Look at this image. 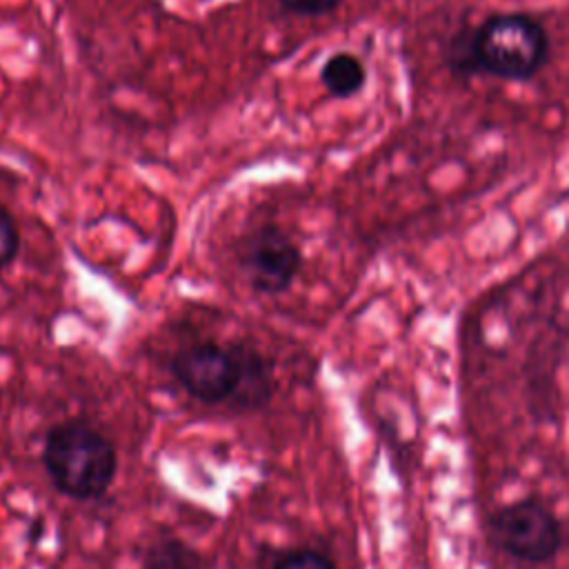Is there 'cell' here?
I'll list each match as a JSON object with an SVG mask.
<instances>
[{"instance_id":"obj_1","label":"cell","mask_w":569,"mask_h":569,"mask_svg":"<svg viewBox=\"0 0 569 569\" xmlns=\"http://www.w3.org/2000/svg\"><path fill=\"white\" fill-rule=\"evenodd\" d=\"M545 24L525 11H496L478 24H462L445 44V64L462 80L487 76L527 82L549 62Z\"/></svg>"},{"instance_id":"obj_2","label":"cell","mask_w":569,"mask_h":569,"mask_svg":"<svg viewBox=\"0 0 569 569\" xmlns=\"http://www.w3.org/2000/svg\"><path fill=\"white\" fill-rule=\"evenodd\" d=\"M42 460L53 485L80 500L102 496L116 473L111 442L78 420L62 422L49 431Z\"/></svg>"},{"instance_id":"obj_3","label":"cell","mask_w":569,"mask_h":569,"mask_svg":"<svg viewBox=\"0 0 569 569\" xmlns=\"http://www.w3.org/2000/svg\"><path fill=\"white\" fill-rule=\"evenodd\" d=\"M173 376L202 402H222L233 396L247 378L260 380V365L240 351H229L213 342H202L178 351Z\"/></svg>"},{"instance_id":"obj_4","label":"cell","mask_w":569,"mask_h":569,"mask_svg":"<svg viewBox=\"0 0 569 569\" xmlns=\"http://www.w3.org/2000/svg\"><path fill=\"white\" fill-rule=\"evenodd\" d=\"M491 533L505 553L533 565L551 560L562 545L556 516L536 498L500 507L491 516Z\"/></svg>"},{"instance_id":"obj_5","label":"cell","mask_w":569,"mask_h":569,"mask_svg":"<svg viewBox=\"0 0 569 569\" xmlns=\"http://www.w3.org/2000/svg\"><path fill=\"white\" fill-rule=\"evenodd\" d=\"M242 267L258 291L280 293L298 276L300 249L280 229L264 227L247 240Z\"/></svg>"},{"instance_id":"obj_6","label":"cell","mask_w":569,"mask_h":569,"mask_svg":"<svg viewBox=\"0 0 569 569\" xmlns=\"http://www.w3.org/2000/svg\"><path fill=\"white\" fill-rule=\"evenodd\" d=\"M320 80L333 98H351L362 91L367 82V69L362 60L349 51L329 56L320 69Z\"/></svg>"},{"instance_id":"obj_7","label":"cell","mask_w":569,"mask_h":569,"mask_svg":"<svg viewBox=\"0 0 569 569\" xmlns=\"http://www.w3.org/2000/svg\"><path fill=\"white\" fill-rule=\"evenodd\" d=\"M147 569H200V560L184 545L162 542L149 549Z\"/></svg>"},{"instance_id":"obj_8","label":"cell","mask_w":569,"mask_h":569,"mask_svg":"<svg viewBox=\"0 0 569 569\" xmlns=\"http://www.w3.org/2000/svg\"><path fill=\"white\" fill-rule=\"evenodd\" d=\"M20 247V233L13 218L0 207V269L7 267Z\"/></svg>"},{"instance_id":"obj_9","label":"cell","mask_w":569,"mask_h":569,"mask_svg":"<svg viewBox=\"0 0 569 569\" xmlns=\"http://www.w3.org/2000/svg\"><path fill=\"white\" fill-rule=\"evenodd\" d=\"M276 569H336L325 556L316 551H296L282 558Z\"/></svg>"},{"instance_id":"obj_10","label":"cell","mask_w":569,"mask_h":569,"mask_svg":"<svg viewBox=\"0 0 569 569\" xmlns=\"http://www.w3.org/2000/svg\"><path fill=\"white\" fill-rule=\"evenodd\" d=\"M289 11L305 16H322L333 11L342 0H280Z\"/></svg>"}]
</instances>
